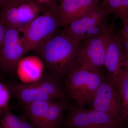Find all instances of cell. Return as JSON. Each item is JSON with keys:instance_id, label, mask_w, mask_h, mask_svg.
<instances>
[{"instance_id": "1", "label": "cell", "mask_w": 128, "mask_h": 128, "mask_svg": "<svg viewBox=\"0 0 128 128\" xmlns=\"http://www.w3.org/2000/svg\"><path fill=\"white\" fill-rule=\"evenodd\" d=\"M82 42L73 39L63 30L33 51L42 60L48 73L59 80L66 77L75 65Z\"/></svg>"}, {"instance_id": "2", "label": "cell", "mask_w": 128, "mask_h": 128, "mask_svg": "<svg viewBox=\"0 0 128 128\" xmlns=\"http://www.w3.org/2000/svg\"><path fill=\"white\" fill-rule=\"evenodd\" d=\"M104 77L100 70H90L76 66L66 76L65 91L77 107L84 108L91 103Z\"/></svg>"}, {"instance_id": "3", "label": "cell", "mask_w": 128, "mask_h": 128, "mask_svg": "<svg viewBox=\"0 0 128 128\" xmlns=\"http://www.w3.org/2000/svg\"><path fill=\"white\" fill-rule=\"evenodd\" d=\"M62 26L58 4L48 7L20 30L26 54L50 39Z\"/></svg>"}, {"instance_id": "4", "label": "cell", "mask_w": 128, "mask_h": 128, "mask_svg": "<svg viewBox=\"0 0 128 128\" xmlns=\"http://www.w3.org/2000/svg\"><path fill=\"white\" fill-rule=\"evenodd\" d=\"M114 29L113 23L106 25L99 36L84 40L75 66H79L90 70H100L104 66L108 48L116 34Z\"/></svg>"}, {"instance_id": "5", "label": "cell", "mask_w": 128, "mask_h": 128, "mask_svg": "<svg viewBox=\"0 0 128 128\" xmlns=\"http://www.w3.org/2000/svg\"><path fill=\"white\" fill-rule=\"evenodd\" d=\"M48 8L38 0H19L2 9L0 22L20 30Z\"/></svg>"}, {"instance_id": "6", "label": "cell", "mask_w": 128, "mask_h": 128, "mask_svg": "<svg viewBox=\"0 0 128 128\" xmlns=\"http://www.w3.org/2000/svg\"><path fill=\"white\" fill-rule=\"evenodd\" d=\"M68 108L64 120L66 128H96L126 123L122 118L93 108L86 110L70 106Z\"/></svg>"}, {"instance_id": "7", "label": "cell", "mask_w": 128, "mask_h": 128, "mask_svg": "<svg viewBox=\"0 0 128 128\" xmlns=\"http://www.w3.org/2000/svg\"><path fill=\"white\" fill-rule=\"evenodd\" d=\"M91 104L93 109L120 118L124 121L121 96L109 74L104 77Z\"/></svg>"}, {"instance_id": "8", "label": "cell", "mask_w": 128, "mask_h": 128, "mask_svg": "<svg viewBox=\"0 0 128 128\" xmlns=\"http://www.w3.org/2000/svg\"><path fill=\"white\" fill-rule=\"evenodd\" d=\"M20 32L16 28L6 26L4 40L0 50V66L7 73L16 72L18 62L26 54Z\"/></svg>"}, {"instance_id": "9", "label": "cell", "mask_w": 128, "mask_h": 128, "mask_svg": "<svg viewBox=\"0 0 128 128\" xmlns=\"http://www.w3.org/2000/svg\"><path fill=\"white\" fill-rule=\"evenodd\" d=\"M111 12L104 1L92 6L88 13L67 26L64 32L73 39L79 42L84 40L85 34L92 26L106 22Z\"/></svg>"}, {"instance_id": "10", "label": "cell", "mask_w": 128, "mask_h": 128, "mask_svg": "<svg viewBox=\"0 0 128 128\" xmlns=\"http://www.w3.org/2000/svg\"><path fill=\"white\" fill-rule=\"evenodd\" d=\"M58 8L62 26H67L73 21L86 15L97 0H58Z\"/></svg>"}, {"instance_id": "11", "label": "cell", "mask_w": 128, "mask_h": 128, "mask_svg": "<svg viewBox=\"0 0 128 128\" xmlns=\"http://www.w3.org/2000/svg\"><path fill=\"white\" fill-rule=\"evenodd\" d=\"M123 52L121 33H118L115 34L108 48L104 66L113 80L119 93L120 79L122 69Z\"/></svg>"}, {"instance_id": "12", "label": "cell", "mask_w": 128, "mask_h": 128, "mask_svg": "<svg viewBox=\"0 0 128 128\" xmlns=\"http://www.w3.org/2000/svg\"><path fill=\"white\" fill-rule=\"evenodd\" d=\"M12 96L23 106L38 100H50L52 98L34 83L25 84L11 81L6 85Z\"/></svg>"}, {"instance_id": "13", "label": "cell", "mask_w": 128, "mask_h": 128, "mask_svg": "<svg viewBox=\"0 0 128 128\" xmlns=\"http://www.w3.org/2000/svg\"><path fill=\"white\" fill-rule=\"evenodd\" d=\"M44 64L37 56L23 57L18 62L16 72L22 82L31 84L40 80L44 74Z\"/></svg>"}, {"instance_id": "14", "label": "cell", "mask_w": 128, "mask_h": 128, "mask_svg": "<svg viewBox=\"0 0 128 128\" xmlns=\"http://www.w3.org/2000/svg\"><path fill=\"white\" fill-rule=\"evenodd\" d=\"M33 83L53 100L68 102L66 92L62 89L59 80L49 73H44L40 80Z\"/></svg>"}, {"instance_id": "15", "label": "cell", "mask_w": 128, "mask_h": 128, "mask_svg": "<svg viewBox=\"0 0 128 128\" xmlns=\"http://www.w3.org/2000/svg\"><path fill=\"white\" fill-rule=\"evenodd\" d=\"M51 100H38L24 106L27 118L37 128H44V119Z\"/></svg>"}, {"instance_id": "16", "label": "cell", "mask_w": 128, "mask_h": 128, "mask_svg": "<svg viewBox=\"0 0 128 128\" xmlns=\"http://www.w3.org/2000/svg\"><path fill=\"white\" fill-rule=\"evenodd\" d=\"M70 106L66 102L51 100L44 119L43 128H58L64 112Z\"/></svg>"}, {"instance_id": "17", "label": "cell", "mask_w": 128, "mask_h": 128, "mask_svg": "<svg viewBox=\"0 0 128 128\" xmlns=\"http://www.w3.org/2000/svg\"><path fill=\"white\" fill-rule=\"evenodd\" d=\"M120 93L123 110V117L128 124V73L122 68L120 79Z\"/></svg>"}, {"instance_id": "18", "label": "cell", "mask_w": 128, "mask_h": 128, "mask_svg": "<svg viewBox=\"0 0 128 128\" xmlns=\"http://www.w3.org/2000/svg\"><path fill=\"white\" fill-rule=\"evenodd\" d=\"M115 19L123 20L128 16V0H103Z\"/></svg>"}, {"instance_id": "19", "label": "cell", "mask_w": 128, "mask_h": 128, "mask_svg": "<svg viewBox=\"0 0 128 128\" xmlns=\"http://www.w3.org/2000/svg\"><path fill=\"white\" fill-rule=\"evenodd\" d=\"M22 118L18 116L8 112L0 120L1 126L2 128H17L22 121Z\"/></svg>"}, {"instance_id": "20", "label": "cell", "mask_w": 128, "mask_h": 128, "mask_svg": "<svg viewBox=\"0 0 128 128\" xmlns=\"http://www.w3.org/2000/svg\"><path fill=\"white\" fill-rule=\"evenodd\" d=\"M12 96L7 86L0 80V109L9 112V104Z\"/></svg>"}, {"instance_id": "21", "label": "cell", "mask_w": 128, "mask_h": 128, "mask_svg": "<svg viewBox=\"0 0 128 128\" xmlns=\"http://www.w3.org/2000/svg\"><path fill=\"white\" fill-rule=\"evenodd\" d=\"M106 26V22H105L91 27L85 33L84 40L99 36L103 32Z\"/></svg>"}, {"instance_id": "22", "label": "cell", "mask_w": 128, "mask_h": 128, "mask_svg": "<svg viewBox=\"0 0 128 128\" xmlns=\"http://www.w3.org/2000/svg\"><path fill=\"white\" fill-rule=\"evenodd\" d=\"M17 128H38L29 120L22 118V121Z\"/></svg>"}, {"instance_id": "23", "label": "cell", "mask_w": 128, "mask_h": 128, "mask_svg": "<svg viewBox=\"0 0 128 128\" xmlns=\"http://www.w3.org/2000/svg\"><path fill=\"white\" fill-rule=\"evenodd\" d=\"M122 67L128 73V52L126 51L123 54Z\"/></svg>"}, {"instance_id": "24", "label": "cell", "mask_w": 128, "mask_h": 128, "mask_svg": "<svg viewBox=\"0 0 128 128\" xmlns=\"http://www.w3.org/2000/svg\"><path fill=\"white\" fill-rule=\"evenodd\" d=\"M6 32V26L0 22V50L4 40Z\"/></svg>"}, {"instance_id": "25", "label": "cell", "mask_w": 128, "mask_h": 128, "mask_svg": "<svg viewBox=\"0 0 128 128\" xmlns=\"http://www.w3.org/2000/svg\"><path fill=\"white\" fill-rule=\"evenodd\" d=\"M121 38L122 45H124L125 51L128 52V34L121 32Z\"/></svg>"}, {"instance_id": "26", "label": "cell", "mask_w": 128, "mask_h": 128, "mask_svg": "<svg viewBox=\"0 0 128 128\" xmlns=\"http://www.w3.org/2000/svg\"><path fill=\"white\" fill-rule=\"evenodd\" d=\"M48 8L51 7L57 4L58 0H38Z\"/></svg>"}, {"instance_id": "27", "label": "cell", "mask_w": 128, "mask_h": 128, "mask_svg": "<svg viewBox=\"0 0 128 128\" xmlns=\"http://www.w3.org/2000/svg\"><path fill=\"white\" fill-rule=\"evenodd\" d=\"M19 0H0V9L1 10L12 3Z\"/></svg>"}, {"instance_id": "28", "label": "cell", "mask_w": 128, "mask_h": 128, "mask_svg": "<svg viewBox=\"0 0 128 128\" xmlns=\"http://www.w3.org/2000/svg\"><path fill=\"white\" fill-rule=\"evenodd\" d=\"M96 128H128V124L126 123H124L117 125L104 126Z\"/></svg>"}, {"instance_id": "29", "label": "cell", "mask_w": 128, "mask_h": 128, "mask_svg": "<svg viewBox=\"0 0 128 128\" xmlns=\"http://www.w3.org/2000/svg\"><path fill=\"white\" fill-rule=\"evenodd\" d=\"M122 23L123 27L121 32L126 33L128 34V23H126V22H123Z\"/></svg>"}, {"instance_id": "30", "label": "cell", "mask_w": 128, "mask_h": 128, "mask_svg": "<svg viewBox=\"0 0 128 128\" xmlns=\"http://www.w3.org/2000/svg\"><path fill=\"white\" fill-rule=\"evenodd\" d=\"M6 112H6L5 110H2V109H0V120L1 119L2 117L3 116V115H4Z\"/></svg>"}, {"instance_id": "31", "label": "cell", "mask_w": 128, "mask_h": 128, "mask_svg": "<svg viewBox=\"0 0 128 128\" xmlns=\"http://www.w3.org/2000/svg\"><path fill=\"white\" fill-rule=\"evenodd\" d=\"M122 22H126V23H128V16L126 18H124L123 20H122Z\"/></svg>"}, {"instance_id": "32", "label": "cell", "mask_w": 128, "mask_h": 128, "mask_svg": "<svg viewBox=\"0 0 128 128\" xmlns=\"http://www.w3.org/2000/svg\"><path fill=\"white\" fill-rule=\"evenodd\" d=\"M0 128H2L1 126H0Z\"/></svg>"}]
</instances>
